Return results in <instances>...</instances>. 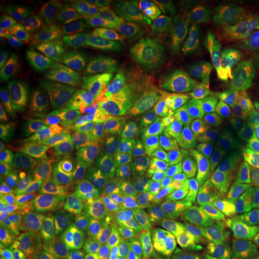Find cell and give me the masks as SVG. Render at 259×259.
<instances>
[{"label": "cell", "instance_id": "cell-1", "mask_svg": "<svg viewBox=\"0 0 259 259\" xmlns=\"http://www.w3.org/2000/svg\"><path fill=\"white\" fill-rule=\"evenodd\" d=\"M101 215L118 231L126 259H168L189 228V220L118 198L99 204Z\"/></svg>", "mask_w": 259, "mask_h": 259}, {"label": "cell", "instance_id": "cell-2", "mask_svg": "<svg viewBox=\"0 0 259 259\" xmlns=\"http://www.w3.org/2000/svg\"><path fill=\"white\" fill-rule=\"evenodd\" d=\"M112 193L118 199L185 218L196 212L204 202L202 187L196 180L142 155L115 178Z\"/></svg>", "mask_w": 259, "mask_h": 259}, {"label": "cell", "instance_id": "cell-3", "mask_svg": "<svg viewBox=\"0 0 259 259\" xmlns=\"http://www.w3.org/2000/svg\"><path fill=\"white\" fill-rule=\"evenodd\" d=\"M84 118L115 142L142 156L156 158L158 137L164 131L161 108L148 96L113 106H87Z\"/></svg>", "mask_w": 259, "mask_h": 259}, {"label": "cell", "instance_id": "cell-4", "mask_svg": "<svg viewBox=\"0 0 259 259\" xmlns=\"http://www.w3.org/2000/svg\"><path fill=\"white\" fill-rule=\"evenodd\" d=\"M19 220L29 259H70L72 216L53 198H31L19 208Z\"/></svg>", "mask_w": 259, "mask_h": 259}, {"label": "cell", "instance_id": "cell-5", "mask_svg": "<svg viewBox=\"0 0 259 259\" xmlns=\"http://www.w3.org/2000/svg\"><path fill=\"white\" fill-rule=\"evenodd\" d=\"M219 144L205 130L173 122L156 144V158L193 180L208 179L218 164Z\"/></svg>", "mask_w": 259, "mask_h": 259}, {"label": "cell", "instance_id": "cell-6", "mask_svg": "<svg viewBox=\"0 0 259 259\" xmlns=\"http://www.w3.org/2000/svg\"><path fill=\"white\" fill-rule=\"evenodd\" d=\"M202 218L231 235L238 251L259 231V184L204 193Z\"/></svg>", "mask_w": 259, "mask_h": 259}, {"label": "cell", "instance_id": "cell-7", "mask_svg": "<svg viewBox=\"0 0 259 259\" xmlns=\"http://www.w3.org/2000/svg\"><path fill=\"white\" fill-rule=\"evenodd\" d=\"M64 141L79 167L89 177L101 181L118 177L138 156L83 122L67 125Z\"/></svg>", "mask_w": 259, "mask_h": 259}, {"label": "cell", "instance_id": "cell-8", "mask_svg": "<svg viewBox=\"0 0 259 259\" xmlns=\"http://www.w3.org/2000/svg\"><path fill=\"white\" fill-rule=\"evenodd\" d=\"M157 16L153 8L142 3L128 2L115 6L101 19L99 40L119 61L134 60Z\"/></svg>", "mask_w": 259, "mask_h": 259}, {"label": "cell", "instance_id": "cell-9", "mask_svg": "<svg viewBox=\"0 0 259 259\" xmlns=\"http://www.w3.org/2000/svg\"><path fill=\"white\" fill-rule=\"evenodd\" d=\"M156 85L148 67L134 59L113 64L95 83L78 88V96L87 106L120 105L151 96Z\"/></svg>", "mask_w": 259, "mask_h": 259}, {"label": "cell", "instance_id": "cell-10", "mask_svg": "<svg viewBox=\"0 0 259 259\" xmlns=\"http://www.w3.org/2000/svg\"><path fill=\"white\" fill-rule=\"evenodd\" d=\"M8 27L42 53L52 56L82 31L80 22L72 16L28 9H18L12 12L8 18Z\"/></svg>", "mask_w": 259, "mask_h": 259}, {"label": "cell", "instance_id": "cell-11", "mask_svg": "<svg viewBox=\"0 0 259 259\" xmlns=\"http://www.w3.org/2000/svg\"><path fill=\"white\" fill-rule=\"evenodd\" d=\"M48 169V155L45 139L31 134L25 139L14 161L0 178L3 203H18L45 179Z\"/></svg>", "mask_w": 259, "mask_h": 259}, {"label": "cell", "instance_id": "cell-12", "mask_svg": "<svg viewBox=\"0 0 259 259\" xmlns=\"http://www.w3.org/2000/svg\"><path fill=\"white\" fill-rule=\"evenodd\" d=\"M53 60L77 88L95 83L114 64L106 45L89 37H76L58 51Z\"/></svg>", "mask_w": 259, "mask_h": 259}, {"label": "cell", "instance_id": "cell-13", "mask_svg": "<svg viewBox=\"0 0 259 259\" xmlns=\"http://www.w3.org/2000/svg\"><path fill=\"white\" fill-rule=\"evenodd\" d=\"M222 84L202 82L176 88H158L155 99L167 119L196 122L213 112Z\"/></svg>", "mask_w": 259, "mask_h": 259}, {"label": "cell", "instance_id": "cell-14", "mask_svg": "<svg viewBox=\"0 0 259 259\" xmlns=\"http://www.w3.org/2000/svg\"><path fill=\"white\" fill-rule=\"evenodd\" d=\"M244 184H259V138H242L229 144L206 179V186L211 190L233 189Z\"/></svg>", "mask_w": 259, "mask_h": 259}, {"label": "cell", "instance_id": "cell-15", "mask_svg": "<svg viewBox=\"0 0 259 259\" xmlns=\"http://www.w3.org/2000/svg\"><path fill=\"white\" fill-rule=\"evenodd\" d=\"M206 41L194 34L179 12H161L151 28L138 54L153 57L158 63L186 52L204 47Z\"/></svg>", "mask_w": 259, "mask_h": 259}, {"label": "cell", "instance_id": "cell-16", "mask_svg": "<svg viewBox=\"0 0 259 259\" xmlns=\"http://www.w3.org/2000/svg\"><path fill=\"white\" fill-rule=\"evenodd\" d=\"M221 66L215 52L200 47L158 63L155 78L158 88H176L215 78Z\"/></svg>", "mask_w": 259, "mask_h": 259}, {"label": "cell", "instance_id": "cell-17", "mask_svg": "<svg viewBox=\"0 0 259 259\" xmlns=\"http://www.w3.org/2000/svg\"><path fill=\"white\" fill-rule=\"evenodd\" d=\"M238 255L235 241L220 227L209 222L191 225L168 259H233Z\"/></svg>", "mask_w": 259, "mask_h": 259}, {"label": "cell", "instance_id": "cell-18", "mask_svg": "<svg viewBox=\"0 0 259 259\" xmlns=\"http://www.w3.org/2000/svg\"><path fill=\"white\" fill-rule=\"evenodd\" d=\"M21 73L29 88L59 105L69 103L78 95V88L51 58L36 61Z\"/></svg>", "mask_w": 259, "mask_h": 259}, {"label": "cell", "instance_id": "cell-19", "mask_svg": "<svg viewBox=\"0 0 259 259\" xmlns=\"http://www.w3.org/2000/svg\"><path fill=\"white\" fill-rule=\"evenodd\" d=\"M76 259H125L120 241L106 223L89 221L80 229Z\"/></svg>", "mask_w": 259, "mask_h": 259}, {"label": "cell", "instance_id": "cell-20", "mask_svg": "<svg viewBox=\"0 0 259 259\" xmlns=\"http://www.w3.org/2000/svg\"><path fill=\"white\" fill-rule=\"evenodd\" d=\"M181 18L202 40L216 42L221 38L223 8L215 2L193 0L178 3Z\"/></svg>", "mask_w": 259, "mask_h": 259}, {"label": "cell", "instance_id": "cell-21", "mask_svg": "<svg viewBox=\"0 0 259 259\" xmlns=\"http://www.w3.org/2000/svg\"><path fill=\"white\" fill-rule=\"evenodd\" d=\"M213 112L234 121L259 127V96L241 88L234 80L222 84Z\"/></svg>", "mask_w": 259, "mask_h": 259}, {"label": "cell", "instance_id": "cell-22", "mask_svg": "<svg viewBox=\"0 0 259 259\" xmlns=\"http://www.w3.org/2000/svg\"><path fill=\"white\" fill-rule=\"evenodd\" d=\"M44 53L22 37L10 36L2 42L0 64L2 69L21 73L30 65L44 59Z\"/></svg>", "mask_w": 259, "mask_h": 259}, {"label": "cell", "instance_id": "cell-23", "mask_svg": "<svg viewBox=\"0 0 259 259\" xmlns=\"http://www.w3.org/2000/svg\"><path fill=\"white\" fill-rule=\"evenodd\" d=\"M213 52L220 61L232 69L251 67L259 70V48L232 38L212 42Z\"/></svg>", "mask_w": 259, "mask_h": 259}, {"label": "cell", "instance_id": "cell-24", "mask_svg": "<svg viewBox=\"0 0 259 259\" xmlns=\"http://www.w3.org/2000/svg\"><path fill=\"white\" fill-rule=\"evenodd\" d=\"M0 242L6 259H29L22 235L21 220L16 213L2 219Z\"/></svg>", "mask_w": 259, "mask_h": 259}, {"label": "cell", "instance_id": "cell-25", "mask_svg": "<svg viewBox=\"0 0 259 259\" xmlns=\"http://www.w3.org/2000/svg\"><path fill=\"white\" fill-rule=\"evenodd\" d=\"M25 131L4 125L0 134V171L4 173L25 142Z\"/></svg>", "mask_w": 259, "mask_h": 259}, {"label": "cell", "instance_id": "cell-26", "mask_svg": "<svg viewBox=\"0 0 259 259\" xmlns=\"http://www.w3.org/2000/svg\"><path fill=\"white\" fill-rule=\"evenodd\" d=\"M19 103L28 114L38 119H46L48 116L57 114L61 109V105L59 103L51 101L47 97L41 95L36 90L29 88V87L25 90L23 96L19 99Z\"/></svg>", "mask_w": 259, "mask_h": 259}, {"label": "cell", "instance_id": "cell-27", "mask_svg": "<svg viewBox=\"0 0 259 259\" xmlns=\"http://www.w3.org/2000/svg\"><path fill=\"white\" fill-rule=\"evenodd\" d=\"M252 21L245 16L231 10L223 9V24L220 40H228L244 35L251 27Z\"/></svg>", "mask_w": 259, "mask_h": 259}, {"label": "cell", "instance_id": "cell-28", "mask_svg": "<svg viewBox=\"0 0 259 259\" xmlns=\"http://www.w3.org/2000/svg\"><path fill=\"white\" fill-rule=\"evenodd\" d=\"M28 85L24 82L22 73L0 69V89L2 93L11 94L14 96H18L21 99L27 90Z\"/></svg>", "mask_w": 259, "mask_h": 259}, {"label": "cell", "instance_id": "cell-29", "mask_svg": "<svg viewBox=\"0 0 259 259\" xmlns=\"http://www.w3.org/2000/svg\"><path fill=\"white\" fill-rule=\"evenodd\" d=\"M233 80L241 88L259 96V70H241L240 72L236 73Z\"/></svg>", "mask_w": 259, "mask_h": 259}, {"label": "cell", "instance_id": "cell-30", "mask_svg": "<svg viewBox=\"0 0 259 259\" xmlns=\"http://www.w3.org/2000/svg\"><path fill=\"white\" fill-rule=\"evenodd\" d=\"M232 40L245 42V44L252 45V46L259 48V19L258 21H252L251 27L248 28V30L244 35L232 38Z\"/></svg>", "mask_w": 259, "mask_h": 259}, {"label": "cell", "instance_id": "cell-31", "mask_svg": "<svg viewBox=\"0 0 259 259\" xmlns=\"http://www.w3.org/2000/svg\"><path fill=\"white\" fill-rule=\"evenodd\" d=\"M239 14L245 16L251 21L259 19V0H242V4Z\"/></svg>", "mask_w": 259, "mask_h": 259}, {"label": "cell", "instance_id": "cell-32", "mask_svg": "<svg viewBox=\"0 0 259 259\" xmlns=\"http://www.w3.org/2000/svg\"><path fill=\"white\" fill-rule=\"evenodd\" d=\"M215 3L218 5L222 6L223 9L239 12L240 11L242 0H218V2H215Z\"/></svg>", "mask_w": 259, "mask_h": 259}, {"label": "cell", "instance_id": "cell-33", "mask_svg": "<svg viewBox=\"0 0 259 259\" xmlns=\"http://www.w3.org/2000/svg\"><path fill=\"white\" fill-rule=\"evenodd\" d=\"M257 241H259V231H258L257 233H255V234H254L253 236H252V238L250 239V240H248L247 242H246V244H245L244 246H242V247L240 248V250H239V251H238V254H239V253H240V252H241V251H244V250H245V248H247V247H248V246H250V245H252V244H254V242H257Z\"/></svg>", "mask_w": 259, "mask_h": 259}, {"label": "cell", "instance_id": "cell-34", "mask_svg": "<svg viewBox=\"0 0 259 259\" xmlns=\"http://www.w3.org/2000/svg\"><path fill=\"white\" fill-rule=\"evenodd\" d=\"M0 100H2V109L4 111L6 107L9 106L10 100H9L8 95H6V94H4V93H2V95H0Z\"/></svg>", "mask_w": 259, "mask_h": 259}, {"label": "cell", "instance_id": "cell-35", "mask_svg": "<svg viewBox=\"0 0 259 259\" xmlns=\"http://www.w3.org/2000/svg\"><path fill=\"white\" fill-rule=\"evenodd\" d=\"M233 259H245V258H242V257H239V255H236V257H234Z\"/></svg>", "mask_w": 259, "mask_h": 259}, {"label": "cell", "instance_id": "cell-36", "mask_svg": "<svg viewBox=\"0 0 259 259\" xmlns=\"http://www.w3.org/2000/svg\"><path fill=\"white\" fill-rule=\"evenodd\" d=\"M0 259H5V257H4V255H2V257H0Z\"/></svg>", "mask_w": 259, "mask_h": 259}]
</instances>
